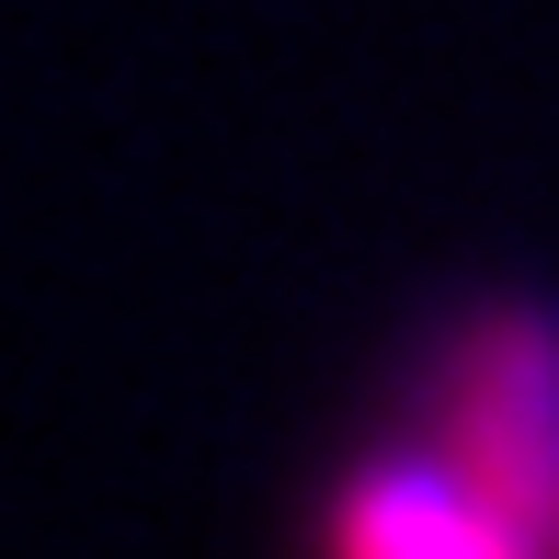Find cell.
<instances>
[{"mask_svg":"<svg viewBox=\"0 0 559 559\" xmlns=\"http://www.w3.org/2000/svg\"><path fill=\"white\" fill-rule=\"evenodd\" d=\"M400 423L559 559V309L548 297H468L456 320H435Z\"/></svg>","mask_w":559,"mask_h":559,"instance_id":"cell-1","label":"cell"},{"mask_svg":"<svg viewBox=\"0 0 559 559\" xmlns=\"http://www.w3.org/2000/svg\"><path fill=\"white\" fill-rule=\"evenodd\" d=\"M309 559H548L479 491L468 468H445L435 445L400 423L389 445L343 456L309 502Z\"/></svg>","mask_w":559,"mask_h":559,"instance_id":"cell-2","label":"cell"}]
</instances>
